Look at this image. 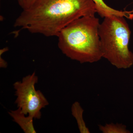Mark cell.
<instances>
[{"label":"cell","instance_id":"6da1fadb","mask_svg":"<svg viewBox=\"0 0 133 133\" xmlns=\"http://www.w3.org/2000/svg\"><path fill=\"white\" fill-rule=\"evenodd\" d=\"M96 13L92 0H34L23 10L14 26L32 33L57 37L72 22Z\"/></svg>","mask_w":133,"mask_h":133},{"label":"cell","instance_id":"7a4b0ae2","mask_svg":"<svg viewBox=\"0 0 133 133\" xmlns=\"http://www.w3.org/2000/svg\"><path fill=\"white\" fill-rule=\"evenodd\" d=\"M100 24L95 15L82 17L72 22L57 36L59 49L67 57L81 64L100 61L102 58Z\"/></svg>","mask_w":133,"mask_h":133},{"label":"cell","instance_id":"3957f363","mask_svg":"<svg viewBox=\"0 0 133 133\" xmlns=\"http://www.w3.org/2000/svg\"><path fill=\"white\" fill-rule=\"evenodd\" d=\"M125 18L114 15L106 17L99 28L102 58L119 69L133 65V53L129 47L131 31Z\"/></svg>","mask_w":133,"mask_h":133},{"label":"cell","instance_id":"277c9868","mask_svg":"<svg viewBox=\"0 0 133 133\" xmlns=\"http://www.w3.org/2000/svg\"><path fill=\"white\" fill-rule=\"evenodd\" d=\"M38 81L35 72L24 77L21 81L14 84L17 98L15 103L22 112L28 114L34 119H41V109L49 104V102L41 91L36 90L35 85Z\"/></svg>","mask_w":133,"mask_h":133},{"label":"cell","instance_id":"5b68a950","mask_svg":"<svg viewBox=\"0 0 133 133\" xmlns=\"http://www.w3.org/2000/svg\"><path fill=\"white\" fill-rule=\"evenodd\" d=\"M9 114L12 117L14 121L18 124L25 133H36L33 124L32 116H26L19 108L14 111L9 112Z\"/></svg>","mask_w":133,"mask_h":133},{"label":"cell","instance_id":"8992f818","mask_svg":"<svg viewBox=\"0 0 133 133\" xmlns=\"http://www.w3.org/2000/svg\"><path fill=\"white\" fill-rule=\"evenodd\" d=\"M96 5L97 13L102 18L111 15L127 17V11H120L108 6L103 0H92Z\"/></svg>","mask_w":133,"mask_h":133},{"label":"cell","instance_id":"52a82bcc","mask_svg":"<svg viewBox=\"0 0 133 133\" xmlns=\"http://www.w3.org/2000/svg\"><path fill=\"white\" fill-rule=\"evenodd\" d=\"M71 110L72 115L77 121L79 132L81 133H90L83 118L84 110L79 102H74L72 105Z\"/></svg>","mask_w":133,"mask_h":133},{"label":"cell","instance_id":"ba28073f","mask_svg":"<svg viewBox=\"0 0 133 133\" xmlns=\"http://www.w3.org/2000/svg\"><path fill=\"white\" fill-rule=\"evenodd\" d=\"M99 129L102 133H130L127 126L122 124L111 123L98 125Z\"/></svg>","mask_w":133,"mask_h":133},{"label":"cell","instance_id":"9c48e42d","mask_svg":"<svg viewBox=\"0 0 133 133\" xmlns=\"http://www.w3.org/2000/svg\"><path fill=\"white\" fill-rule=\"evenodd\" d=\"M34 1V0H24L23 10L29 8L32 4Z\"/></svg>","mask_w":133,"mask_h":133},{"label":"cell","instance_id":"30bf717a","mask_svg":"<svg viewBox=\"0 0 133 133\" xmlns=\"http://www.w3.org/2000/svg\"><path fill=\"white\" fill-rule=\"evenodd\" d=\"M127 18L130 20L133 19V9L131 11H128Z\"/></svg>","mask_w":133,"mask_h":133},{"label":"cell","instance_id":"8fae6325","mask_svg":"<svg viewBox=\"0 0 133 133\" xmlns=\"http://www.w3.org/2000/svg\"><path fill=\"white\" fill-rule=\"evenodd\" d=\"M19 5L22 8H23V3H24V0H17Z\"/></svg>","mask_w":133,"mask_h":133}]
</instances>
